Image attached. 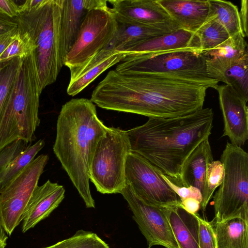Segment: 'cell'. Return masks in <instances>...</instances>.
Here are the masks:
<instances>
[{"instance_id":"cell-1","label":"cell","mask_w":248,"mask_h":248,"mask_svg":"<svg viewBox=\"0 0 248 248\" xmlns=\"http://www.w3.org/2000/svg\"><path fill=\"white\" fill-rule=\"evenodd\" d=\"M218 82L209 77L112 70L90 100L108 110L149 118L176 117L202 108L207 90Z\"/></svg>"},{"instance_id":"cell-2","label":"cell","mask_w":248,"mask_h":248,"mask_svg":"<svg viewBox=\"0 0 248 248\" xmlns=\"http://www.w3.org/2000/svg\"><path fill=\"white\" fill-rule=\"evenodd\" d=\"M213 120L214 112L209 108L176 117L149 118L143 124L126 130L131 151L178 185L186 159L209 138Z\"/></svg>"},{"instance_id":"cell-3","label":"cell","mask_w":248,"mask_h":248,"mask_svg":"<svg viewBox=\"0 0 248 248\" xmlns=\"http://www.w3.org/2000/svg\"><path fill=\"white\" fill-rule=\"evenodd\" d=\"M107 128L98 118L95 104L84 98L65 103L57 119L54 153L87 208L95 207L89 186L91 160Z\"/></svg>"},{"instance_id":"cell-4","label":"cell","mask_w":248,"mask_h":248,"mask_svg":"<svg viewBox=\"0 0 248 248\" xmlns=\"http://www.w3.org/2000/svg\"><path fill=\"white\" fill-rule=\"evenodd\" d=\"M62 5L63 0H43L36 7L20 11L15 18L29 46L41 93L56 81L63 66L60 44Z\"/></svg>"},{"instance_id":"cell-5","label":"cell","mask_w":248,"mask_h":248,"mask_svg":"<svg viewBox=\"0 0 248 248\" xmlns=\"http://www.w3.org/2000/svg\"><path fill=\"white\" fill-rule=\"evenodd\" d=\"M40 91L30 55L21 59L0 117V150L16 140L31 143L39 125Z\"/></svg>"},{"instance_id":"cell-6","label":"cell","mask_w":248,"mask_h":248,"mask_svg":"<svg viewBox=\"0 0 248 248\" xmlns=\"http://www.w3.org/2000/svg\"><path fill=\"white\" fill-rule=\"evenodd\" d=\"M220 161L224 176L213 196L214 222L234 218L248 221V154L227 142Z\"/></svg>"},{"instance_id":"cell-7","label":"cell","mask_w":248,"mask_h":248,"mask_svg":"<svg viewBox=\"0 0 248 248\" xmlns=\"http://www.w3.org/2000/svg\"><path fill=\"white\" fill-rule=\"evenodd\" d=\"M131 152L126 130L108 127L98 142L89 170V179L102 194L120 193L126 185L125 165Z\"/></svg>"},{"instance_id":"cell-8","label":"cell","mask_w":248,"mask_h":248,"mask_svg":"<svg viewBox=\"0 0 248 248\" xmlns=\"http://www.w3.org/2000/svg\"><path fill=\"white\" fill-rule=\"evenodd\" d=\"M118 27V23L108 6L88 11L77 39L65 58L63 65L70 71L84 65L110 45Z\"/></svg>"},{"instance_id":"cell-9","label":"cell","mask_w":248,"mask_h":248,"mask_svg":"<svg viewBox=\"0 0 248 248\" xmlns=\"http://www.w3.org/2000/svg\"><path fill=\"white\" fill-rule=\"evenodd\" d=\"M115 70L209 77L202 51L193 49L128 55Z\"/></svg>"},{"instance_id":"cell-10","label":"cell","mask_w":248,"mask_h":248,"mask_svg":"<svg viewBox=\"0 0 248 248\" xmlns=\"http://www.w3.org/2000/svg\"><path fill=\"white\" fill-rule=\"evenodd\" d=\"M49 159L47 155L35 158L6 186L0 190V220L11 235L21 217Z\"/></svg>"},{"instance_id":"cell-11","label":"cell","mask_w":248,"mask_h":248,"mask_svg":"<svg viewBox=\"0 0 248 248\" xmlns=\"http://www.w3.org/2000/svg\"><path fill=\"white\" fill-rule=\"evenodd\" d=\"M125 180L134 193L145 202L159 207L180 206L179 197L162 176L160 170L133 152L125 165Z\"/></svg>"},{"instance_id":"cell-12","label":"cell","mask_w":248,"mask_h":248,"mask_svg":"<svg viewBox=\"0 0 248 248\" xmlns=\"http://www.w3.org/2000/svg\"><path fill=\"white\" fill-rule=\"evenodd\" d=\"M120 194L127 202L132 217L145 238L147 248L159 245L178 248L167 217L164 207L148 204L140 199L126 185Z\"/></svg>"},{"instance_id":"cell-13","label":"cell","mask_w":248,"mask_h":248,"mask_svg":"<svg viewBox=\"0 0 248 248\" xmlns=\"http://www.w3.org/2000/svg\"><path fill=\"white\" fill-rule=\"evenodd\" d=\"M110 8L119 24L140 25L170 33L179 29L157 0H111Z\"/></svg>"},{"instance_id":"cell-14","label":"cell","mask_w":248,"mask_h":248,"mask_svg":"<svg viewBox=\"0 0 248 248\" xmlns=\"http://www.w3.org/2000/svg\"><path fill=\"white\" fill-rule=\"evenodd\" d=\"M218 93L224 128L221 137L227 136L232 144L239 147L248 139V108L247 102L238 96L226 84L215 88Z\"/></svg>"},{"instance_id":"cell-15","label":"cell","mask_w":248,"mask_h":248,"mask_svg":"<svg viewBox=\"0 0 248 248\" xmlns=\"http://www.w3.org/2000/svg\"><path fill=\"white\" fill-rule=\"evenodd\" d=\"M107 6V0H63L60 31V53L63 65L77 39L86 13L91 10Z\"/></svg>"},{"instance_id":"cell-16","label":"cell","mask_w":248,"mask_h":248,"mask_svg":"<svg viewBox=\"0 0 248 248\" xmlns=\"http://www.w3.org/2000/svg\"><path fill=\"white\" fill-rule=\"evenodd\" d=\"M64 194L62 186L49 180L42 186L38 185L21 217L22 232H25L48 217L63 200Z\"/></svg>"},{"instance_id":"cell-17","label":"cell","mask_w":248,"mask_h":248,"mask_svg":"<svg viewBox=\"0 0 248 248\" xmlns=\"http://www.w3.org/2000/svg\"><path fill=\"white\" fill-rule=\"evenodd\" d=\"M125 54L109 46L102 49L87 63L71 70L67 88L68 95L74 96L83 90L105 71L121 62Z\"/></svg>"},{"instance_id":"cell-18","label":"cell","mask_w":248,"mask_h":248,"mask_svg":"<svg viewBox=\"0 0 248 248\" xmlns=\"http://www.w3.org/2000/svg\"><path fill=\"white\" fill-rule=\"evenodd\" d=\"M245 37L239 34L211 49L202 51L208 76L219 82L225 72L248 52Z\"/></svg>"},{"instance_id":"cell-19","label":"cell","mask_w":248,"mask_h":248,"mask_svg":"<svg viewBox=\"0 0 248 248\" xmlns=\"http://www.w3.org/2000/svg\"><path fill=\"white\" fill-rule=\"evenodd\" d=\"M157 0L180 29L195 33L208 19L209 0Z\"/></svg>"},{"instance_id":"cell-20","label":"cell","mask_w":248,"mask_h":248,"mask_svg":"<svg viewBox=\"0 0 248 248\" xmlns=\"http://www.w3.org/2000/svg\"><path fill=\"white\" fill-rule=\"evenodd\" d=\"M183 49L201 51L199 42L195 33L179 29L142 42L122 51L126 56Z\"/></svg>"},{"instance_id":"cell-21","label":"cell","mask_w":248,"mask_h":248,"mask_svg":"<svg viewBox=\"0 0 248 248\" xmlns=\"http://www.w3.org/2000/svg\"><path fill=\"white\" fill-rule=\"evenodd\" d=\"M213 160L208 138L201 143L185 162L177 185L196 187L202 194L208 166Z\"/></svg>"},{"instance_id":"cell-22","label":"cell","mask_w":248,"mask_h":248,"mask_svg":"<svg viewBox=\"0 0 248 248\" xmlns=\"http://www.w3.org/2000/svg\"><path fill=\"white\" fill-rule=\"evenodd\" d=\"M178 248H199L198 221L180 206L164 207Z\"/></svg>"},{"instance_id":"cell-23","label":"cell","mask_w":248,"mask_h":248,"mask_svg":"<svg viewBox=\"0 0 248 248\" xmlns=\"http://www.w3.org/2000/svg\"><path fill=\"white\" fill-rule=\"evenodd\" d=\"M211 224L217 248H248V221L234 218Z\"/></svg>"},{"instance_id":"cell-24","label":"cell","mask_w":248,"mask_h":248,"mask_svg":"<svg viewBox=\"0 0 248 248\" xmlns=\"http://www.w3.org/2000/svg\"><path fill=\"white\" fill-rule=\"evenodd\" d=\"M166 33H168L149 26L118 23L116 34L108 46L122 51L138 44Z\"/></svg>"},{"instance_id":"cell-25","label":"cell","mask_w":248,"mask_h":248,"mask_svg":"<svg viewBox=\"0 0 248 248\" xmlns=\"http://www.w3.org/2000/svg\"><path fill=\"white\" fill-rule=\"evenodd\" d=\"M209 2L208 18H213L222 25L230 37L239 34L245 36L237 6L230 1L222 0H209Z\"/></svg>"},{"instance_id":"cell-26","label":"cell","mask_w":248,"mask_h":248,"mask_svg":"<svg viewBox=\"0 0 248 248\" xmlns=\"http://www.w3.org/2000/svg\"><path fill=\"white\" fill-rule=\"evenodd\" d=\"M246 102L248 101V52L225 72L220 81Z\"/></svg>"},{"instance_id":"cell-27","label":"cell","mask_w":248,"mask_h":248,"mask_svg":"<svg viewBox=\"0 0 248 248\" xmlns=\"http://www.w3.org/2000/svg\"><path fill=\"white\" fill-rule=\"evenodd\" d=\"M45 144V142L42 139L33 144H30L0 172V190L34 159Z\"/></svg>"},{"instance_id":"cell-28","label":"cell","mask_w":248,"mask_h":248,"mask_svg":"<svg viewBox=\"0 0 248 248\" xmlns=\"http://www.w3.org/2000/svg\"><path fill=\"white\" fill-rule=\"evenodd\" d=\"M195 33L198 39L201 51L214 48L230 37L222 25L214 19L209 18Z\"/></svg>"},{"instance_id":"cell-29","label":"cell","mask_w":248,"mask_h":248,"mask_svg":"<svg viewBox=\"0 0 248 248\" xmlns=\"http://www.w3.org/2000/svg\"><path fill=\"white\" fill-rule=\"evenodd\" d=\"M42 248H110L92 232L80 230L72 236L48 247Z\"/></svg>"},{"instance_id":"cell-30","label":"cell","mask_w":248,"mask_h":248,"mask_svg":"<svg viewBox=\"0 0 248 248\" xmlns=\"http://www.w3.org/2000/svg\"><path fill=\"white\" fill-rule=\"evenodd\" d=\"M22 59L0 62V117L14 84Z\"/></svg>"},{"instance_id":"cell-31","label":"cell","mask_w":248,"mask_h":248,"mask_svg":"<svg viewBox=\"0 0 248 248\" xmlns=\"http://www.w3.org/2000/svg\"><path fill=\"white\" fill-rule=\"evenodd\" d=\"M223 176L224 167L220 160H213L209 164L200 205L203 211H205L215 190L221 184Z\"/></svg>"},{"instance_id":"cell-32","label":"cell","mask_w":248,"mask_h":248,"mask_svg":"<svg viewBox=\"0 0 248 248\" xmlns=\"http://www.w3.org/2000/svg\"><path fill=\"white\" fill-rule=\"evenodd\" d=\"M30 55V49L26 40L17 32L2 53L0 62L8 61L15 58H24Z\"/></svg>"},{"instance_id":"cell-33","label":"cell","mask_w":248,"mask_h":248,"mask_svg":"<svg viewBox=\"0 0 248 248\" xmlns=\"http://www.w3.org/2000/svg\"><path fill=\"white\" fill-rule=\"evenodd\" d=\"M194 215L198 221L199 248H217L216 236L211 223L203 219L197 214Z\"/></svg>"},{"instance_id":"cell-34","label":"cell","mask_w":248,"mask_h":248,"mask_svg":"<svg viewBox=\"0 0 248 248\" xmlns=\"http://www.w3.org/2000/svg\"><path fill=\"white\" fill-rule=\"evenodd\" d=\"M31 143L16 140L0 150V172Z\"/></svg>"},{"instance_id":"cell-35","label":"cell","mask_w":248,"mask_h":248,"mask_svg":"<svg viewBox=\"0 0 248 248\" xmlns=\"http://www.w3.org/2000/svg\"><path fill=\"white\" fill-rule=\"evenodd\" d=\"M162 176L170 188L179 197L181 201L191 198L196 199L201 203L202 194L199 189L192 186L186 187L178 186L163 173H162Z\"/></svg>"},{"instance_id":"cell-36","label":"cell","mask_w":248,"mask_h":248,"mask_svg":"<svg viewBox=\"0 0 248 248\" xmlns=\"http://www.w3.org/2000/svg\"><path fill=\"white\" fill-rule=\"evenodd\" d=\"M19 4L12 0H0V12L11 18H16L19 13Z\"/></svg>"},{"instance_id":"cell-37","label":"cell","mask_w":248,"mask_h":248,"mask_svg":"<svg viewBox=\"0 0 248 248\" xmlns=\"http://www.w3.org/2000/svg\"><path fill=\"white\" fill-rule=\"evenodd\" d=\"M17 28L16 18L10 17L0 12V35Z\"/></svg>"},{"instance_id":"cell-38","label":"cell","mask_w":248,"mask_h":248,"mask_svg":"<svg viewBox=\"0 0 248 248\" xmlns=\"http://www.w3.org/2000/svg\"><path fill=\"white\" fill-rule=\"evenodd\" d=\"M201 203L194 198H187L181 201V207L191 214H196L200 208Z\"/></svg>"},{"instance_id":"cell-39","label":"cell","mask_w":248,"mask_h":248,"mask_svg":"<svg viewBox=\"0 0 248 248\" xmlns=\"http://www.w3.org/2000/svg\"><path fill=\"white\" fill-rule=\"evenodd\" d=\"M248 1L247 0H242L241 1V9L239 12V15L243 32L245 37L248 36Z\"/></svg>"},{"instance_id":"cell-40","label":"cell","mask_w":248,"mask_h":248,"mask_svg":"<svg viewBox=\"0 0 248 248\" xmlns=\"http://www.w3.org/2000/svg\"><path fill=\"white\" fill-rule=\"evenodd\" d=\"M17 32V28L0 35V55L11 42Z\"/></svg>"},{"instance_id":"cell-41","label":"cell","mask_w":248,"mask_h":248,"mask_svg":"<svg viewBox=\"0 0 248 248\" xmlns=\"http://www.w3.org/2000/svg\"><path fill=\"white\" fill-rule=\"evenodd\" d=\"M8 236L1 225L0 220V248H5L7 244Z\"/></svg>"}]
</instances>
